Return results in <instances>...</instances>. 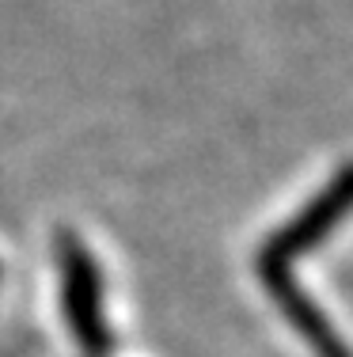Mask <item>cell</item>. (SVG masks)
I'll return each mask as SVG.
<instances>
[{
    "label": "cell",
    "instance_id": "obj_1",
    "mask_svg": "<svg viewBox=\"0 0 353 357\" xmlns=\"http://www.w3.org/2000/svg\"><path fill=\"white\" fill-rule=\"evenodd\" d=\"M57 278H61V312L69 323V335L88 357H107L111 327H107L103 308V278H99L95 255L84 248L77 232L57 236Z\"/></svg>",
    "mask_w": 353,
    "mask_h": 357
},
{
    "label": "cell",
    "instance_id": "obj_3",
    "mask_svg": "<svg viewBox=\"0 0 353 357\" xmlns=\"http://www.w3.org/2000/svg\"><path fill=\"white\" fill-rule=\"evenodd\" d=\"M262 282L270 289L274 304L285 312V319L297 327V335L312 346L315 357H353L350 342L334 331V323L327 319V312L292 282V274H262Z\"/></svg>",
    "mask_w": 353,
    "mask_h": 357
},
{
    "label": "cell",
    "instance_id": "obj_2",
    "mask_svg": "<svg viewBox=\"0 0 353 357\" xmlns=\"http://www.w3.org/2000/svg\"><path fill=\"white\" fill-rule=\"evenodd\" d=\"M350 213H353V164L338 167L331 183L312 202H304V209L292 220H285L270 240L258 248V259H255L258 278L262 274H289L292 262L304 251L319 248Z\"/></svg>",
    "mask_w": 353,
    "mask_h": 357
}]
</instances>
